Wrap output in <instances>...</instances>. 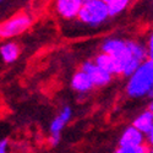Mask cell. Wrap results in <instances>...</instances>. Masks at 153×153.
Returning a JSON list of instances; mask_svg holds the SVG:
<instances>
[{
  "label": "cell",
  "mask_w": 153,
  "mask_h": 153,
  "mask_svg": "<svg viewBox=\"0 0 153 153\" xmlns=\"http://www.w3.org/2000/svg\"><path fill=\"white\" fill-rule=\"evenodd\" d=\"M153 87V61L149 59L142 62L137 71L127 80L126 93L131 98H141L148 94Z\"/></svg>",
  "instance_id": "obj_1"
},
{
  "label": "cell",
  "mask_w": 153,
  "mask_h": 153,
  "mask_svg": "<svg viewBox=\"0 0 153 153\" xmlns=\"http://www.w3.org/2000/svg\"><path fill=\"white\" fill-rule=\"evenodd\" d=\"M109 17L105 0H83L77 20L86 26L98 27Z\"/></svg>",
  "instance_id": "obj_2"
},
{
  "label": "cell",
  "mask_w": 153,
  "mask_h": 153,
  "mask_svg": "<svg viewBox=\"0 0 153 153\" xmlns=\"http://www.w3.org/2000/svg\"><path fill=\"white\" fill-rule=\"evenodd\" d=\"M102 53H105L110 56H113L119 64L121 76L124 75V71L126 66L135 59L131 50L127 45V39H121V38H107L100 45Z\"/></svg>",
  "instance_id": "obj_3"
},
{
  "label": "cell",
  "mask_w": 153,
  "mask_h": 153,
  "mask_svg": "<svg viewBox=\"0 0 153 153\" xmlns=\"http://www.w3.org/2000/svg\"><path fill=\"white\" fill-rule=\"evenodd\" d=\"M33 22V17L27 12H19L14 16L9 17L1 23L0 36L3 39H11L26 32Z\"/></svg>",
  "instance_id": "obj_4"
},
{
  "label": "cell",
  "mask_w": 153,
  "mask_h": 153,
  "mask_svg": "<svg viewBox=\"0 0 153 153\" xmlns=\"http://www.w3.org/2000/svg\"><path fill=\"white\" fill-rule=\"evenodd\" d=\"M81 70H83L86 74H88V76L91 77L94 87L108 86L113 80V76L109 72H107L105 70L100 69L93 60H86L82 64Z\"/></svg>",
  "instance_id": "obj_5"
},
{
  "label": "cell",
  "mask_w": 153,
  "mask_h": 153,
  "mask_svg": "<svg viewBox=\"0 0 153 153\" xmlns=\"http://www.w3.org/2000/svg\"><path fill=\"white\" fill-rule=\"evenodd\" d=\"M83 0H58L55 3V11L64 20L77 19L82 7Z\"/></svg>",
  "instance_id": "obj_6"
},
{
  "label": "cell",
  "mask_w": 153,
  "mask_h": 153,
  "mask_svg": "<svg viewBox=\"0 0 153 153\" xmlns=\"http://www.w3.org/2000/svg\"><path fill=\"white\" fill-rule=\"evenodd\" d=\"M146 135L138 131L132 125L127 126L119 138V147H137L146 145Z\"/></svg>",
  "instance_id": "obj_7"
},
{
  "label": "cell",
  "mask_w": 153,
  "mask_h": 153,
  "mask_svg": "<svg viewBox=\"0 0 153 153\" xmlns=\"http://www.w3.org/2000/svg\"><path fill=\"white\" fill-rule=\"evenodd\" d=\"M71 87H72V90H75L79 93H87V92H90L92 88H94V85H93L91 77L88 76V74H86L83 70L80 69L72 76Z\"/></svg>",
  "instance_id": "obj_8"
},
{
  "label": "cell",
  "mask_w": 153,
  "mask_h": 153,
  "mask_svg": "<svg viewBox=\"0 0 153 153\" xmlns=\"http://www.w3.org/2000/svg\"><path fill=\"white\" fill-rule=\"evenodd\" d=\"M93 61L97 64L100 69L105 70L111 76H121V70H120L119 64L117 62V60L114 59L113 56L100 52L98 55H96Z\"/></svg>",
  "instance_id": "obj_9"
},
{
  "label": "cell",
  "mask_w": 153,
  "mask_h": 153,
  "mask_svg": "<svg viewBox=\"0 0 153 153\" xmlns=\"http://www.w3.org/2000/svg\"><path fill=\"white\" fill-rule=\"evenodd\" d=\"M131 125L134 127H136L138 131H141L143 135L147 136L153 127V113L149 109L143 110L140 115H137L134 119Z\"/></svg>",
  "instance_id": "obj_10"
},
{
  "label": "cell",
  "mask_w": 153,
  "mask_h": 153,
  "mask_svg": "<svg viewBox=\"0 0 153 153\" xmlns=\"http://www.w3.org/2000/svg\"><path fill=\"white\" fill-rule=\"evenodd\" d=\"M72 117V109L69 105H65L61 111L53 119V121L50 123V132L52 134H60L61 130L65 127V125L70 121Z\"/></svg>",
  "instance_id": "obj_11"
},
{
  "label": "cell",
  "mask_w": 153,
  "mask_h": 153,
  "mask_svg": "<svg viewBox=\"0 0 153 153\" xmlns=\"http://www.w3.org/2000/svg\"><path fill=\"white\" fill-rule=\"evenodd\" d=\"M0 54L6 64L15 62L20 55V45L12 41H7L0 47Z\"/></svg>",
  "instance_id": "obj_12"
},
{
  "label": "cell",
  "mask_w": 153,
  "mask_h": 153,
  "mask_svg": "<svg viewBox=\"0 0 153 153\" xmlns=\"http://www.w3.org/2000/svg\"><path fill=\"white\" fill-rule=\"evenodd\" d=\"M105 4L108 7L109 17H115L129 7L130 1L129 0H105Z\"/></svg>",
  "instance_id": "obj_13"
},
{
  "label": "cell",
  "mask_w": 153,
  "mask_h": 153,
  "mask_svg": "<svg viewBox=\"0 0 153 153\" xmlns=\"http://www.w3.org/2000/svg\"><path fill=\"white\" fill-rule=\"evenodd\" d=\"M151 146L142 145L137 147H118L114 153H149Z\"/></svg>",
  "instance_id": "obj_14"
},
{
  "label": "cell",
  "mask_w": 153,
  "mask_h": 153,
  "mask_svg": "<svg viewBox=\"0 0 153 153\" xmlns=\"http://www.w3.org/2000/svg\"><path fill=\"white\" fill-rule=\"evenodd\" d=\"M60 140H61V135L60 134H52L49 137H48V142L49 145L54 147V146H58L59 142H60Z\"/></svg>",
  "instance_id": "obj_15"
},
{
  "label": "cell",
  "mask_w": 153,
  "mask_h": 153,
  "mask_svg": "<svg viewBox=\"0 0 153 153\" xmlns=\"http://www.w3.org/2000/svg\"><path fill=\"white\" fill-rule=\"evenodd\" d=\"M147 49H148V55L153 54V31L149 33L148 39H147Z\"/></svg>",
  "instance_id": "obj_16"
},
{
  "label": "cell",
  "mask_w": 153,
  "mask_h": 153,
  "mask_svg": "<svg viewBox=\"0 0 153 153\" xmlns=\"http://www.w3.org/2000/svg\"><path fill=\"white\" fill-rule=\"evenodd\" d=\"M7 147H9V140L3 138L1 141H0V153H9Z\"/></svg>",
  "instance_id": "obj_17"
},
{
  "label": "cell",
  "mask_w": 153,
  "mask_h": 153,
  "mask_svg": "<svg viewBox=\"0 0 153 153\" xmlns=\"http://www.w3.org/2000/svg\"><path fill=\"white\" fill-rule=\"evenodd\" d=\"M146 138H147V142L151 145V147L153 146V127H152V130H151V132L146 136Z\"/></svg>",
  "instance_id": "obj_18"
},
{
  "label": "cell",
  "mask_w": 153,
  "mask_h": 153,
  "mask_svg": "<svg viewBox=\"0 0 153 153\" xmlns=\"http://www.w3.org/2000/svg\"><path fill=\"white\" fill-rule=\"evenodd\" d=\"M147 97H148V98H151V99L153 100V87H152V88H151V90H149V92H148Z\"/></svg>",
  "instance_id": "obj_19"
},
{
  "label": "cell",
  "mask_w": 153,
  "mask_h": 153,
  "mask_svg": "<svg viewBox=\"0 0 153 153\" xmlns=\"http://www.w3.org/2000/svg\"><path fill=\"white\" fill-rule=\"evenodd\" d=\"M148 109H149V110L153 113V100H152L151 103H149V105H148Z\"/></svg>",
  "instance_id": "obj_20"
},
{
  "label": "cell",
  "mask_w": 153,
  "mask_h": 153,
  "mask_svg": "<svg viewBox=\"0 0 153 153\" xmlns=\"http://www.w3.org/2000/svg\"><path fill=\"white\" fill-rule=\"evenodd\" d=\"M148 59H149L151 61H153V54H151V55H148Z\"/></svg>",
  "instance_id": "obj_21"
},
{
  "label": "cell",
  "mask_w": 153,
  "mask_h": 153,
  "mask_svg": "<svg viewBox=\"0 0 153 153\" xmlns=\"http://www.w3.org/2000/svg\"><path fill=\"white\" fill-rule=\"evenodd\" d=\"M149 153H153V146L151 147V151H149Z\"/></svg>",
  "instance_id": "obj_22"
}]
</instances>
